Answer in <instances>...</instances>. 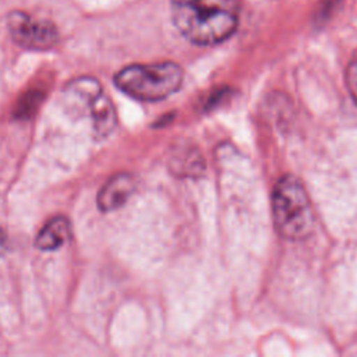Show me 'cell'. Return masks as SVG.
I'll list each match as a JSON object with an SVG mask.
<instances>
[{
    "instance_id": "6da1fadb",
    "label": "cell",
    "mask_w": 357,
    "mask_h": 357,
    "mask_svg": "<svg viewBox=\"0 0 357 357\" xmlns=\"http://www.w3.org/2000/svg\"><path fill=\"white\" fill-rule=\"evenodd\" d=\"M174 26L191 43L213 46L227 40L237 29V0H170Z\"/></svg>"
},
{
    "instance_id": "7a4b0ae2",
    "label": "cell",
    "mask_w": 357,
    "mask_h": 357,
    "mask_svg": "<svg viewBox=\"0 0 357 357\" xmlns=\"http://www.w3.org/2000/svg\"><path fill=\"white\" fill-rule=\"evenodd\" d=\"M272 216L278 233L286 240H304L314 229V211L298 177H280L272 191Z\"/></svg>"
},
{
    "instance_id": "3957f363",
    "label": "cell",
    "mask_w": 357,
    "mask_h": 357,
    "mask_svg": "<svg viewBox=\"0 0 357 357\" xmlns=\"http://www.w3.org/2000/svg\"><path fill=\"white\" fill-rule=\"evenodd\" d=\"M183 81L184 71L174 61L131 64L114 75V84L121 92L142 102H158L173 95Z\"/></svg>"
},
{
    "instance_id": "277c9868",
    "label": "cell",
    "mask_w": 357,
    "mask_h": 357,
    "mask_svg": "<svg viewBox=\"0 0 357 357\" xmlns=\"http://www.w3.org/2000/svg\"><path fill=\"white\" fill-rule=\"evenodd\" d=\"M63 92L68 112L91 119L95 138L103 139L114 131L117 126L114 105L96 78H75L66 85Z\"/></svg>"
},
{
    "instance_id": "5b68a950",
    "label": "cell",
    "mask_w": 357,
    "mask_h": 357,
    "mask_svg": "<svg viewBox=\"0 0 357 357\" xmlns=\"http://www.w3.org/2000/svg\"><path fill=\"white\" fill-rule=\"evenodd\" d=\"M7 28L11 39L28 50L52 49L60 39L59 29L52 21L33 18L21 10L8 14Z\"/></svg>"
},
{
    "instance_id": "8992f818",
    "label": "cell",
    "mask_w": 357,
    "mask_h": 357,
    "mask_svg": "<svg viewBox=\"0 0 357 357\" xmlns=\"http://www.w3.org/2000/svg\"><path fill=\"white\" fill-rule=\"evenodd\" d=\"M135 177L130 173L112 176L98 192V208L102 212H113L121 208L135 190Z\"/></svg>"
},
{
    "instance_id": "52a82bcc",
    "label": "cell",
    "mask_w": 357,
    "mask_h": 357,
    "mask_svg": "<svg viewBox=\"0 0 357 357\" xmlns=\"http://www.w3.org/2000/svg\"><path fill=\"white\" fill-rule=\"evenodd\" d=\"M70 236V223L66 216H54L47 220L35 238L36 248L42 251H53L60 248Z\"/></svg>"
},
{
    "instance_id": "ba28073f",
    "label": "cell",
    "mask_w": 357,
    "mask_h": 357,
    "mask_svg": "<svg viewBox=\"0 0 357 357\" xmlns=\"http://www.w3.org/2000/svg\"><path fill=\"white\" fill-rule=\"evenodd\" d=\"M169 166L174 174L197 176L204 170V160L195 146L183 144L174 148L169 159Z\"/></svg>"
},
{
    "instance_id": "9c48e42d",
    "label": "cell",
    "mask_w": 357,
    "mask_h": 357,
    "mask_svg": "<svg viewBox=\"0 0 357 357\" xmlns=\"http://www.w3.org/2000/svg\"><path fill=\"white\" fill-rule=\"evenodd\" d=\"M45 96L46 93L43 88H31L24 95H21L14 109L15 119H31L39 109Z\"/></svg>"
},
{
    "instance_id": "30bf717a",
    "label": "cell",
    "mask_w": 357,
    "mask_h": 357,
    "mask_svg": "<svg viewBox=\"0 0 357 357\" xmlns=\"http://www.w3.org/2000/svg\"><path fill=\"white\" fill-rule=\"evenodd\" d=\"M346 85L354 103L357 105V53L353 56L346 68Z\"/></svg>"
},
{
    "instance_id": "8fae6325",
    "label": "cell",
    "mask_w": 357,
    "mask_h": 357,
    "mask_svg": "<svg viewBox=\"0 0 357 357\" xmlns=\"http://www.w3.org/2000/svg\"><path fill=\"white\" fill-rule=\"evenodd\" d=\"M7 250V236L6 231L0 227V257L6 252Z\"/></svg>"
}]
</instances>
